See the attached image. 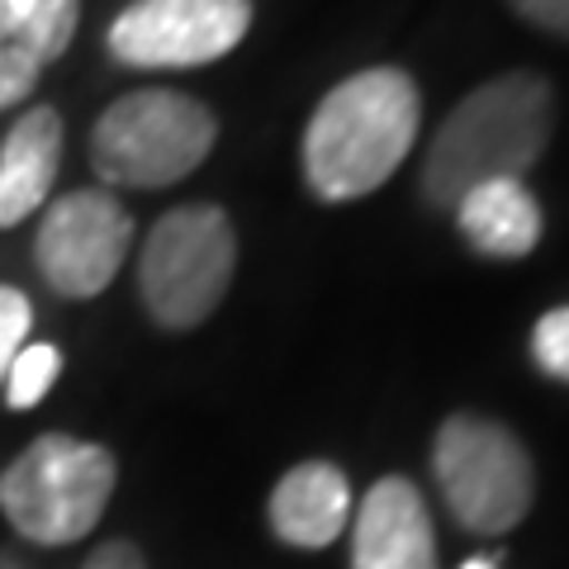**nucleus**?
Instances as JSON below:
<instances>
[{"instance_id":"obj_12","label":"nucleus","mask_w":569,"mask_h":569,"mask_svg":"<svg viewBox=\"0 0 569 569\" xmlns=\"http://www.w3.org/2000/svg\"><path fill=\"white\" fill-rule=\"evenodd\" d=\"M460 233L485 257H527L541 242V209L522 181H485L456 204Z\"/></svg>"},{"instance_id":"obj_3","label":"nucleus","mask_w":569,"mask_h":569,"mask_svg":"<svg viewBox=\"0 0 569 569\" xmlns=\"http://www.w3.org/2000/svg\"><path fill=\"white\" fill-rule=\"evenodd\" d=\"M219 123L194 96L133 91L100 114L91 133V162L110 186L162 190L204 162Z\"/></svg>"},{"instance_id":"obj_16","label":"nucleus","mask_w":569,"mask_h":569,"mask_svg":"<svg viewBox=\"0 0 569 569\" xmlns=\"http://www.w3.org/2000/svg\"><path fill=\"white\" fill-rule=\"evenodd\" d=\"M29 323H33V309L20 290L0 284V385L10 376V361L24 351V337H29Z\"/></svg>"},{"instance_id":"obj_21","label":"nucleus","mask_w":569,"mask_h":569,"mask_svg":"<svg viewBox=\"0 0 569 569\" xmlns=\"http://www.w3.org/2000/svg\"><path fill=\"white\" fill-rule=\"evenodd\" d=\"M460 569H498V560H489V556H475V560H466Z\"/></svg>"},{"instance_id":"obj_1","label":"nucleus","mask_w":569,"mask_h":569,"mask_svg":"<svg viewBox=\"0 0 569 569\" xmlns=\"http://www.w3.org/2000/svg\"><path fill=\"white\" fill-rule=\"evenodd\" d=\"M550 123H556V91L537 71H508L479 86L437 129L422 162V194L437 209H456L485 181H522V171L541 162Z\"/></svg>"},{"instance_id":"obj_14","label":"nucleus","mask_w":569,"mask_h":569,"mask_svg":"<svg viewBox=\"0 0 569 569\" xmlns=\"http://www.w3.org/2000/svg\"><path fill=\"white\" fill-rule=\"evenodd\" d=\"M58 370H62V356L58 347H24L20 356L10 361V376H6V395H10V408H33L39 403L52 380H58Z\"/></svg>"},{"instance_id":"obj_5","label":"nucleus","mask_w":569,"mask_h":569,"mask_svg":"<svg viewBox=\"0 0 569 569\" xmlns=\"http://www.w3.org/2000/svg\"><path fill=\"white\" fill-rule=\"evenodd\" d=\"M238 233L219 204H181L157 219L138 261L142 305L162 328H194L233 284Z\"/></svg>"},{"instance_id":"obj_6","label":"nucleus","mask_w":569,"mask_h":569,"mask_svg":"<svg viewBox=\"0 0 569 569\" xmlns=\"http://www.w3.org/2000/svg\"><path fill=\"white\" fill-rule=\"evenodd\" d=\"M432 470L456 522L485 537L512 531L531 508V460L522 441L489 418L456 413L441 422Z\"/></svg>"},{"instance_id":"obj_13","label":"nucleus","mask_w":569,"mask_h":569,"mask_svg":"<svg viewBox=\"0 0 569 569\" xmlns=\"http://www.w3.org/2000/svg\"><path fill=\"white\" fill-rule=\"evenodd\" d=\"M20 6V29H14V48L29 52L33 62H58L71 33L81 20V0H14Z\"/></svg>"},{"instance_id":"obj_18","label":"nucleus","mask_w":569,"mask_h":569,"mask_svg":"<svg viewBox=\"0 0 569 569\" xmlns=\"http://www.w3.org/2000/svg\"><path fill=\"white\" fill-rule=\"evenodd\" d=\"M508 6L518 10L522 20L537 24V29L569 39V0H508Z\"/></svg>"},{"instance_id":"obj_15","label":"nucleus","mask_w":569,"mask_h":569,"mask_svg":"<svg viewBox=\"0 0 569 569\" xmlns=\"http://www.w3.org/2000/svg\"><path fill=\"white\" fill-rule=\"evenodd\" d=\"M531 356L546 376L556 380H569V305L565 309H550L537 332H531Z\"/></svg>"},{"instance_id":"obj_2","label":"nucleus","mask_w":569,"mask_h":569,"mask_svg":"<svg viewBox=\"0 0 569 569\" xmlns=\"http://www.w3.org/2000/svg\"><path fill=\"white\" fill-rule=\"evenodd\" d=\"M422 123V96L408 71L370 67L342 81L309 119L305 176L323 200H361L408 157Z\"/></svg>"},{"instance_id":"obj_17","label":"nucleus","mask_w":569,"mask_h":569,"mask_svg":"<svg viewBox=\"0 0 569 569\" xmlns=\"http://www.w3.org/2000/svg\"><path fill=\"white\" fill-rule=\"evenodd\" d=\"M39 81V62L20 52L14 43H0V110H10L14 100H24Z\"/></svg>"},{"instance_id":"obj_7","label":"nucleus","mask_w":569,"mask_h":569,"mask_svg":"<svg viewBox=\"0 0 569 569\" xmlns=\"http://www.w3.org/2000/svg\"><path fill=\"white\" fill-rule=\"evenodd\" d=\"M252 29V0H133L110 24L123 67H204Z\"/></svg>"},{"instance_id":"obj_10","label":"nucleus","mask_w":569,"mask_h":569,"mask_svg":"<svg viewBox=\"0 0 569 569\" xmlns=\"http://www.w3.org/2000/svg\"><path fill=\"white\" fill-rule=\"evenodd\" d=\"M62 162V119L48 104H33L14 119V129L0 142V228L24 223L48 200Z\"/></svg>"},{"instance_id":"obj_11","label":"nucleus","mask_w":569,"mask_h":569,"mask_svg":"<svg viewBox=\"0 0 569 569\" xmlns=\"http://www.w3.org/2000/svg\"><path fill=\"white\" fill-rule=\"evenodd\" d=\"M351 522V485L337 466L309 460L295 466L271 493V527L280 541L299 550L332 546Z\"/></svg>"},{"instance_id":"obj_9","label":"nucleus","mask_w":569,"mask_h":569,"mask_svg":"<svg viewBox=\"0 0 569 569\" xmlns=\"http://www.w3.org/2000/svg\"><path fill=\"white\" fill-rule=\"evenodd\" d=\"M351 569H437L432 518L408 479L389 475L361 498L351 531Z\"/></svg>"},{"instance_id":"obj_8","label":"nucleus","mask_w":569,"mask_h":569,"mask_svg":"<svg viewBox=\"0 0 569 569\" xmlns=\"http://www.w3.org/2000/svg\"><path fill=\"white\" fill-rule=\"evenodd\" d=\"M129 242H133L129 209L104 190H77L62 194L43 213L33 257H39V271L58 295L96 299L119 276Z\"/></svg>"},{"instance_id":"obj_19","label":"nucleus","mask_w":569,"mask_h":569,"mask_svg":"<svg viewBox=\"0 0 569 569\" xmlns=\"http://www.w3.org/2000/svg\"><path fill=\"white\" fill-rule=\"evenodd\" d=\"M81 569H148V565H142L138 546H129V541H110V546H100Z\"/></svg>"},{"instance_id":"obj_20","label":"nucleus","mask_w":569,"mask_h":569,"mask_svg":"<svg viewBox=\"0 0 569 569\" xmlns=\"http://www.w3.org/2000/svg\"><path fill=\"white\" fill-rule=\"evenodd\" d=\"M14 29H20V6H14V0H0V43H10Z\"/></svg>"},{"instance_id":"obj_4","label":"nucleus","mask_w":569,"mask_h":569,"mask_svg":"<svg viewBox=\"0 0 569 569\" xmlns=\"http://www.w3.org/2000/svg\"><path fill=\"white\" fill-rule=\"evenodd\" d=\"M114 493V456L62 432L39 437L0 475V508L10 527L39 546H71L96 531Z\"/></svg>"}]
</instances>
